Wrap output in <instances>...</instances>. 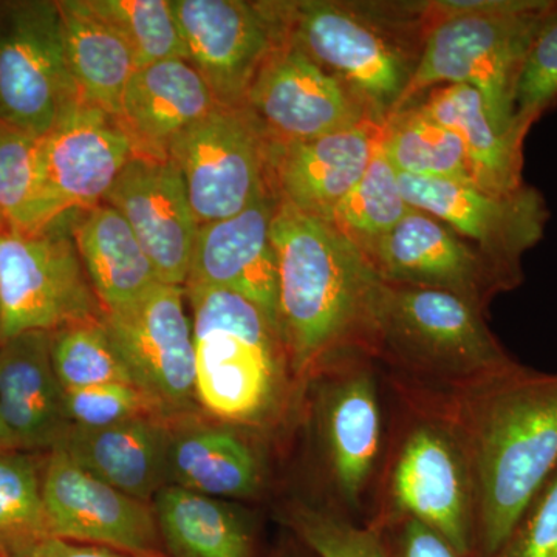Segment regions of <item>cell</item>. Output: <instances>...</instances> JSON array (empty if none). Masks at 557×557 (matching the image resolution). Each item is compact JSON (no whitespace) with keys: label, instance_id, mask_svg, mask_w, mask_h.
I'll list each match as a JSON object with an SVG mask.
<instances>
[{"label":"cell","instance_id":"1","mask_svg":"<svg viewBox=\"0 0 557 557\" xmlns=\"http://www.w3.org/2000/svg\"><path fill=\"white\" fill-rule=\"evenodd\" d=\"M421 403L463 442L475 487V557H491L557 469V373L515 361L468 391Z\"/></svg>","mask_w":557,"mask_h":557},{"label":"cell","instance_id":"2","mask_svg":"<svg viewBox=\"0 0 557 557\" xmlns=\"http://www.w3.org/2000/svg\"><path fill=\"white\" fill-rule=\"evenodd\" d=\"M278 324L299 376L351 357L369 358L384 281L335 226L277 201Z\"/></svg>","mask_w":557,"mask_h":557},{"label":"cell","instance_id":"3","mask_svg":"<svg viewBox=\"0 0 557 557\" xmlns=\"http://www.w3.org/2000/svg\"><path fill=\"white\" fill-rule=\"evenodd\" d=\"M552 3L547 0L421 3L426 36L395 112L412 104L424 91L463 84L482 95L490 119L502 134L525 141L516 129V87L528 50Z\"/></svg>","mask_w":557,"mask_h":557},{"label":"cell","instance_id":"4","mask_svg":"<svg viewBox=\"0 0 557 557\" xmlns=\"http://www.w3.org/2000/svg\"><path fill=\"white\" fill-rule=\"evenodd\" d=\"M485 313L454 293L384 281L369 357L429 394L437 392L421 399L460 394L515 362Z\"/></svg>","mask_w":557,"mask_h":557},{"label":"cell","instance_id":"5","mask_svg":"<svg viewBox=\"0 0 557 557\" xmlns=\"http://www.w3.org/2000/svg\"><path fill=\"white\" fill-rule=\"evenodd\" d=\"M183 288L193 310L197 399L222 420H259L273 405L288 361L281 330L237 293Z\"/></svg>","mask_w":557,"mask_h":557},{"label":"cell","instance_id":"6","mask_svg":"<svg viewBox=\"0 0 557 557\" xmlns=\"http://www.w3.org/2000/svg\"><path fill=\"white\" fill-rule=\"evenodd\" d=\"M287 36L336 76L384 124L395 112L417 60L399 40L405 21L364 3L284 2Z\"/></svg>","mask_w":557,"mask_h":557},{"label":"cell","instance_id":"7","mask_svg":"<svg viewBox=\"0 0 557 557\" xmlns=\"http://www.w3.org/2000/svg\"><path fill=\"white\" fill-rule=\"evenodd\" d=\"M416 519L475 557V487L463 442L446 418L421 408L392 453L372 523Z\"/></svg>","mask_w":557,"mask_h":557},{"label":"cell","instance_id":"8","mask_svg":"<svg viewBox=\"0 0 557 557\" xmlns=\"http://www.w3.org/2000/svg\"><path fill=\"white\" fill-rule=\"evenodd\" d=\"M70 214L38 234L0 231L2 343L104 317L73 240Z\"/></svg>","mask_w":557,"mask_h":557},{"label":"cell","instance_id":"9","mask_svg":"<svg viewBox=\"0 0 557 557\" xmlns=\"http://www.w3.org/2000/svg\"><path fill=\"white\" fill-rule=\"evenodd\" d=\"M79 98L58 2L0 3V123L44 137Z\"/></svg>","mask_w":557,"mask_h":557},{"label":"cell","instance_id":"10","mask_svg":"<svg viewBox=\"0 0 557 557\" xmlns=\"http://www.w3.org/2000/svg\"><path fill=\"white\" fill-rule=\"evenodd\" d=\"M270 139L247 106H219L168 150L199 226L233 218L271 189Z\"/></svg>","mask_w":557,"mask_h":557},{"label":"cell","instance_id":"11","mask_svg":"<svg viewBox=\"0 0 557 557\" xmlns=\"http://www.w3.org/2000/svg\"><path fill=\"white\" fill-rule=\"evenodd\" d=\"M410 207L445 223L474 247L512 288L522 284V258L545 234L549 211L539 190L523 185L509 194H491L471 182L398 174Z\"/></svg>","mask_w":557,"mask_h":557},{"label":"cell","instance_id":"12","mask_svg":"<svg viewBox=\"0 0 557 557\" xmlns=\"http://www.w3.org/2000/svg\"><path fill=\"white\" fill-rule=\"evenodd\" d=\"M188 61L222 106H245L263 62L287 38L284 2L172 0Z\"/></svg>","mask_w":557,"mask_h":557},{"label":"cell","instance_id":"13","mask_svg":"<svg viewBox=\"0 0 557 557\" xmlns=\"http://www.w3.org/2000/svg\"><path fill=\"white\" fill-rule=\"evenodd\" d=\"M185 298V288L160 282L141 298L104 311L102 317L135 386L152 398L164 416L186 412L199 403L193 325Z\"/></svg>","mask_w":557,"mask_h":557},{"label":"cell","instance_id":"14","mask_svg":"<svg viewBox=\"0 0 557 557\" xmlns=\"http://www.w3.org/2000/svg\"><path fill=\"white\" fill-rule=\"evenodd\" d=\"M245 106L276 143L318 138L375 120L346 84L288 36L263 62Z\"/></svg>","mask_w":557,"mask_h":557},{"label":"cell","instance_id":"15","mask_svg":"<svg viewBox=\"0 0 557 557\" xmlns=\"http://www.w3.org/2000/svg\"><path fill=\"white\" fill-rule=\"evenodd\" d=\"M42 497L51 536L161 557L153 509L95 478L65 450H50L42 471Z\"/></svg>","mask_w":557,"mask_h":557},{"label":"cell","instance_id":"16","mask_svg":"<svg viewBox=\"0 0 557 557\" xmlns=\"http://www.w3.org/2000/svg\"><path fill=\"white\" fill-rule=\"evenodd\" d=\"M369 262L391 284L443 289L485 311L497 293L512 289L474 245L418 209L392 230Z\"/></svg>","mask_w":557,"mask_h":557},{"label":"cell","instance_id":"17","mask_svg":"<svg viewBox=\"0 0 557 557\" xmlns=\"http://www.w3.org/2000/svg\"><path fill=\"white\" fill-rule=\"evenodd\" d=\"M366 357L329 366L319 398V435L329 474L347 507L359 508L368 494L383 446L379 384Z\"/></svg>","mask_w":557,"mask_h":557},{"label":"cell","instance_id":"18","mask_svg":"<svg viewBox=\"0 0 557 557\" xmlns=\"http://www.w3.org/2000/svg\"><path fill=\"white\" fill-rule=\"evenodd\" d=\"M104 203L129 223L161 284L185 287L199 223L178 168L135 153Z\"/></svg>","mask_w":557,"mask_h":557},{"label":"cell","instance_id":"19","mask_svg":"<svg viewBox=\"0 0 557 557\" xmlns=\"http://www.w3.org/2000/svg\"><path fill=\"white\" fill-rule=\"evenodd\" d=\"M277 201L269 189L239 214L199 226L185 287L237 293L265 311L281 330L277 258L271 240Z\"/></svg>","mask_w":557,"mask_h":557},{"label":"cell","instance_id":"20","mask_svg":"<svg viewBox=\"0 0 557 557\" xmlns=\"http://www.w3.org/2000/svg\"><path fill=\"white\" fill-rule=\"evenodd\" d=\"M40 149L51 194L65 214L102 203L137 153L116 116L81 98L40 137Z\"/></svg>","mask_w":557,"mask_h":557},{"label":"cell","instance_id":"21","mask_svg":"<svg viewBox=\"0 0 557 557\" xmlns=\"http://www.w3.org/2000/svg\"><path fill=\"white\" fill-rule=\"evenodd\" d=\"M383 123L357 126L302 141H270L269 175L277 199L330 223L339 201L368 170Z\"/></svg>","mask_w":557,"mask_h":557},{"label":"cell","instance_id":"22","mask_svg":"<svg viewBox=\"0 0 557 557\" xmlns=\"http://www.w3.org/2000/svg\"><path fill=\"white\" fill-rule=\"evenodd\" d=\"M0 416L20 449H54L72 428L65 391L51 362V332L0 344Z\"/></svg>","mask_w":557,"mask_h":557},{"label":"cell","instance_id":"23","mask_svg":"<svg viewBox=\"0 0 557 557\" xmlns=\"http://www.w3.org/2000/svg\"><path fill=\"white\" fill-rule=\"evenodd\" d=\"M219 106L189 61L166 60L137 69L124 91L119 120L137 156L164 160L174 139Z\"/></svg>","mask_w":557,"mask_h":557},{"label":"cell","instance_id":"24","mask_svg":"<svg viewBox=\"0 0 557 557\" xmlns=\"http://www.w3.org/2000/svg\"><path fill=\"white\" fill-rule=\"evenodd\" d=\"M171 432L161 417H138L101 429L72 426L58 448L95 478L148 504L168 485Z\"/></svg>","mask_w":557,"mask_h":557},{"label":"cell","instance_id":"25","mask_svg":"<svg viewBox=\"0 0 557 557\" xmlns=\"http://www.w3.org/2000/svg\"><path fill=\"white\" fill-rule=\"evenodd\" d=\"M81 214L72 222V236L102 310L121 309L160 284L148 255L115 208L102 201Z\"/></svg>","mask_w":557,"mask_h":557},{"label":"cell","instance_id":"26","mask_svg":"<svg viewBox=\"0 0 557 557\" xmlns=\"http://www.w3.org/2000/svg\"><path fill=\"white\" fill-rule=\"evenodd\" d=\"M418 106L460 138L472 185L491 194L515 193L525 185L523 143L494 126L478 90L463 84L437 87Z\"/></svg>","mask_w":557,"mask_h":557},{"label":"cell","instance_id":"27","mask_svg":"<svg viewBox=\"0 0 557 557\" xmlns=\"http://www.w3.org/2000/svg\"><path fill=\"white\" fill-rule=\"evenodd\" d=\"M65 60L81 100L119 119L124 91L138 65L126 39L87 0L58 2Z\"/></svg>","mask_w":557,"mask_h":557},{"label":"cell","instance_id":"28","mask_svg":"<svg viewBox=\"0 0 557 557\" xmlns=\"http://www.w3.org/2000/svg\"><path fill=\"white\" fill-rule=\"evenodd\" d=\"M168 485L214 498H248L262 485L258 454L247 440L223 428L171 432Z\"/></svg>","mask_w":557,"mask_h":557},{"label":"cell","instance_id":"29","mask_svg":"<svg viewBox=\"0 0 557 557\" xmlns=\"http://www.w3.org/2000/svg\"><path fill=\"white\" fill-rule=\"evenodd\" d=\"M152 509L172 557H255L247 516L222 498L166 485Z\"/></svg>","mask_w":557,"mask_h":557},{"label":"cell","instance_id":"30","mask_svg":"<svg viewBox=\"0 0 557 557\" xmlns=\"http://www.w3.org/2000/svg\"><path fill=\"white\" fill-rule=\"evenodd\" d=\"M64 215L47 182L40 137L0 123V219L5 231L38 234Z\"/></svg>","mask_w":557,"mask_h":557},{"label":"cell","instance_id":"31","mask_svg":"<svg viewBox=\"0 0 557 557\" xmlns=\"http://www.w3.org/2000/svg\"><path fill=\"white\" fill-rule=\"evenodd\" d=\"M381 149L398 174L471 182L460 138L418 104L384 121Z\"/></svg>","mask_w":557,"mask_h":557},{"label":"cell","instance_id":"32","mask_svg":"<svg viewBox=\"0 0 557 557\" xmlns=\"http://www.w3.org/2000/svg\"><path fill=\"white\" fill-rule=\"evenodd\" d=\"M413 209L399 188L398 172L381 149V141L368 170L339 201L330 225L370 259L376 247Z\"/></svg>","mask_w":557,"mask_h":557},{"label":"cell","instance_id":"33","mask_svg":"<svg viewBox=\"0 0 557 557\" xmlns=\"http://www.w3.org/2000/svg\"><path fill=\"white\" fill-rule=\"evenodd\" d=\"M50 536L38 463L27 454L3 450L0 453V557L16 555Z\"/></svg>","mask_w":557,"mask_h":557},{"label":"cell","instance_id":"34","mask_svg":"<svg viewBox=\"0 0 557 557\" xmlns=\"http://www.w3.org/2000/svg\"><path fill=\"white\" fill-rule=\"evenodd\" d=\"M51 362L64 391L134 384L102 319L73 322L51 332Z\"/></svg>","mask_w":557,"mask_h":557},{"label":"cell","instance_id":"35","mask_svg":"<svg viewBox=\"0 0 557 557\" xmlns=\"http://www.w3.org/2000/svg\"><path fill=\"white\" fill-rule=\"evenodd\" d=\"M91 10L126 39L138 67L166 60H186L172 0H87Z\"/></svg>","mask_w":557,"mask_h":557},{"label":"cell","instance_id":"36","mask_svg":"<svg viewBox=\"0 0 557 557\" xmlns=\"http://www.w3.org/2000/svg\"><path fill=\"white\" fill-rule=\"evenodd\" d=\"M557 102V2L545 14L520 70L515 98L516 129L523 138Z\"/></svg>","mask_w":557,"mask_h":557},{"label":"cell","instance_id":"37","mask_svg":"<svg viewBox=\"0 0 557 557\" xmlns=\"http://www.w3.org/2000/svg\"><path fill=\"white\" fill-rule=\"evenodd\" d=\"M289 525L319 557H384L381 531L373 523L359 527L335 512L296 507Z\"/></svg>","mask_w":557,"mask_h":557},{"label":"cell","instance_id":"38","mask_svg":"<svg viewBox=\"0 0 557 557\" xmlns=\"http://www.w3.org/2000/svg\"><path fill=\"white\" fill-rule=\"evenodd\" d=\"M65 410L75 428L101 429L138 417H163L157 403L134 384L65 391Z\"/></svg>","mask_w":557,"mask_h":557},{"label":"cell","instance_id":"39","mask_svg":"<svg viewBox=\"0 0 557 557\" xmlns=\"http://www.w3.org/2000/svg\"><path fill=\"white\" fill-rule=\"evenodd\" d=\"M491 557H557V469Z\"/></svg>","mask_w":557,"mask_h":557},{"label":"cell","instance_id":"40","mask_svg":"<svg viewBox=\"0 0 557 557\" xmlns=\"http://www.w3.org/2000/svg\"><path fill=\"white\" fill-rule=\"evenodd\" d=\"M375 527L381 531L384 557H471L416 519L392 520Z\"/></svg>","mask_w":557,"mask_h":557},{"label":"cell","instance_id":"41","mask_svg":"<svg viewBox=\"0 0 557 557\" xmlns=\"http://www.w3.org/2000/svg\"><path fill=\"white\" fill-rule=\"evenodd\" d=\"M9 557H145L131 555L100 545L81 544V542L65 541L60 537H46L30 548Z\"/></svg>","mask_w":557,"mask_h":557},{"label":"cell","instance_id":"42","mask_svg":"<svg viewBox=\"0 0 557 557\" xmlns=\"http://www.w3.org/2000/svg\"><path fill=\"white\" fill-rule=\"evenodd\" d=\"M17 449H20V445H17V442L14 440L13 434H11L10 429L7 428L5 421H3L2 416H0V453H3V450Z\"/></svg>","mask_w":557,"mask_h":557},{"label":"cell","instance_id":"43","mask_svg":"<svg viewBox=\"0 0 557 557\" xmlns=\"http://www.w3.org/2000/svg\"><path fill=\"white\" fill-rule=\"evenodd\" d=\"M0 344H2V318H0Z\"/></svg>","mask_w":557,"mask_h":557},{"label":"cell","instance_id":"44","mask_svg":"<svg viewBox=\"0 0 557 557\" xmlns=\"http://www.w3.org/2000/svg\"><path fill=\"white\" fill-rule=\"evenodd\" d=\"M0 231H5V226H3L2 219H0Z\"/></svg>","mask_w":557,"mask_h":557}]
</instances>
